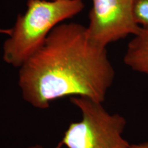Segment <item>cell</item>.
<instances>
[{"mask_svg":"<svg viewBox=\"0 0 148 148\" xmlns=\"http://www.w3.org/2000/svg\"><path fill=\"white\" fill-rule=\"evenodd\" d=\"M114 77L106 48L92 43L86 27L71 22L57 25L20 66L18 84L24 100L43 110L69 96L103 103Z\"/></svg>","mask_w":148,"mask_h":148,"instance_id":"cell-1","label":"cell"},{"mask_svg":"<svg viewBox=\"0 0 148 148\" xmlns=\"http://www.w3.org/2000/svg\"><path fill=\"white\" fill-rule=\"evenodd\" d=\"M84 8L82 0H28L18 14L3 45V59L19 68L43 45L59 24L76 16Z\"/></svg>","mask_w":148,"mask_h":148,"instance_id":"cell-2","label":"cell"},{"mask_svg":"<svg viewBox=\"0 0 148 148\" xmlns=\"http://www.w3.org/2000/svg\"><path fill=\"white\" fill-rule=\"evenodd\" d=\"M71 102L82 114L79 121L72 122L57 148H132L123 137L126 120L117 113H110L103 103L87 98L72 97Z\"/></svg>","mask_w":148,"mask_h":148,"instance_id":"cell-3","label":"cell"},{"mask_svg":"<svg viewBox=\"0 0 148 148\" xmlns=\"http://www.w3.org/2000/svg\"><path fill=\"white\" fill-rule=\"evenodd\" d=\"M135 0H92L86 27L88 39L99 47L128 36H134L141 27L134 17Z\"/></svg>","mask_w":148,"mask_h":148,"instance_id":"cell-4","label":"cell"},{"mask_svg":"<svg viewBox=\"0 0 148 148\" xmlns=\"http://www.w3.org/2000/svg\"><path fill=\"white\" fill-rule=\"evenodd\" d=\"M123 62L133 71L148 75V29L133 36L127 46Z\"/></svg>","mask_w":148,"mask_h":148,"instance_id":"cell-5","label":"cell"},{"mask_svg":"<svg viewBox=\"0 0 148 148\" xmlns=\"http://www.w3.org/2000/svg\"><path fill=\"white\" fill-rule=\"evenodd\" d=\"M134 17L142 29H148V0H135Z\"/></svg>","mask_w":148,"mask_h":148,"instance_id":"cell-6","label":"cell"},{"mask_svg":"<svg viewBox=\"0 0 148 148\" xmlns=\"http://www.w3.org/2000/svg\"><path fill=\"white\" fill-rule=\"evenodd\" d=\"M132 148H148V142L138 144H132Z\"/></svg>","mask_w":148,"mask_h":148,"instance_id":"cell-7","label":"cell"},{"mask_svg":"<svg viewBox=\"0 0 148 148\" xmlns=\"http://www.w3.org/2000/svg\"><path fill=\"white\" fill-rule=\"evenodd\" d=\"M10 33V29H5L0 27V34H5L6 36H8Z\"/></svg>","mask_w":148,"mask_h":148,"instance_id":"cell-8","label":"cell"},{"mask_svg":"<svg viewBox=\"0 0 148 148\" xmlns=\"http://www.w3.org/2000/svg\"><path fill=\"white\" fill-rule=\"evenodd\" d=\"M27 148H45V147H43V146L41 145H39V144H36V145L29 146V147Z\"/></svg>","mask_w":148,"mask_h":148,"instance_id":"cell-9","label":"cell"}]
</instances>
